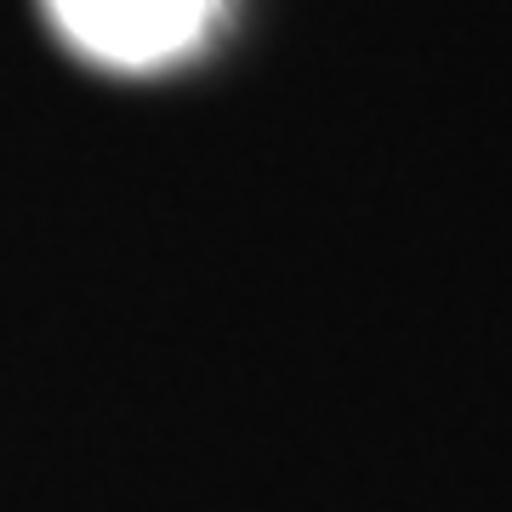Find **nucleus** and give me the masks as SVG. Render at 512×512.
<instances>
[{
  "label": "nucleus",
  "instance_id": "f257e3e1",
  "mask_svg": "<svg viewBox=\"0 0 512 512\" xmlns=\"http://www.w3.org/2000/svg\"><path fill=\"white\" fill-rule=\"evenodd\" d=\"M217 6L222 0H52V18L80 52L120 69H154L200 46Z\"/></svg>",
  "mask_w": 512,
  "mask_h": 512
}]
</instances>
